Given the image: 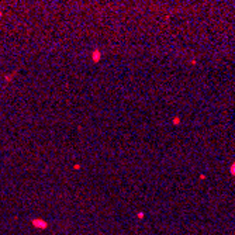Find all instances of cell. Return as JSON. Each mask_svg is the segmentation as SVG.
<instances>
[{
  "label": "cell",
  "mask_w": 235,
  "mask_h": 235,
  "mask_svg": "<svg viewBox=\"0 0 235 235\" xmlns=\"http://www.w3.org/2000/svg\"><path fill=\"white\" fill-rule=\"evenodd\" d=\"M14 76H16V72H14V73H13V75H7V76H6V78H4V80H6V82H7V83H9V82H10V80H13V78H14Z\"/></svg>",
  "instance_id": "obj_3"
},
{
  "label": "cell",
  "mask_w": 235,
  "mask_h": 235,
  "mask_svg": "<svg viewBox=\"0 0 235 235\" xmlns=\"http://www.w3.org/2000/svg\"><path fill=\"white\" fill-rule=\"evenodd\" d=\"M179 123H180V118H179V117L173 118V124H179Z\"/></svg>",
  "instance_id": "obj_5"
},
{
  "label": "cell",
  "mask_w": 235,
  "mask_h": 235,
  "mask_svg": "<svg viewBox=\"0 0 235 235\" xmlns=\"http://www.w3.org/2000/svg\"><path fill=\"white\" fill-rule=\"evenodd\" d=\"M100 59H101V51L100 50H93V52H92V61L97 64Z\"/></svg>",
  "instance_id": "obj_2"
},
{
  "label": "cell",
  "mask_w": 235,
  "mask_h": 235,
  "mask_svg": "<svg viewBox=\"0 0 235 235\" xmlns=\"http://www.w3.org/2000/svg\"><path fill=\"white\" fill-rule=\"evenodd\" d=\"M31 224H33L35 228H38V230H45L48 227V222L45 220H41V218H34L31 221Z\"/></svg>",
  "instance_id": "obj_1"
},
{
  "label": "cell",
  "mask_w": 235,
  "mask_h": 235,
  "mask_svg": "<svg viewBox=\"0 0 235 235\" xmlns=\"http://www.w3.org/2000/svg\"><path fill=\"white\" fill-rule=\"evenodd\" d=\"M230 172H231V175L232 176H235V162L231 165V168H230Z\"/></svg>",
  "instance_id": "obj_4"
}]
</instances>
